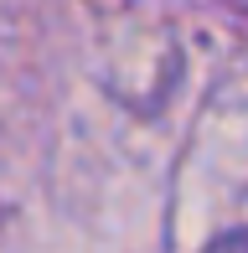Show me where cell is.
<instances>
[{
    "label": "cell",
    "instance_id": "obj_1",
    "mask_svg": "<svg viewBox=\"0 0 248 253\" xmlns=\"http://www.w3.org/2000/svg\"><path fill=\"white\" fill-rule=\"evenodd\" d=\"M207 253H248V227H243V233H228V238H217V243H212Z\"/></svg>",
    "mask_w": 248,
    "mask_h": 253
}]
</instances>
